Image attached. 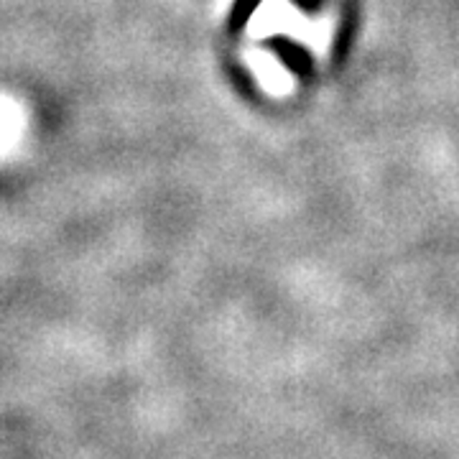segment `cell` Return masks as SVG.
<instances>
[{
    "mask_svg": "<svg viewBox=\"0 0 459 459\" xmlns=\"http://www.w3.org/2000/svg\"><path fill=\"white\" fill-rule=\"evenodd\" d=\"M271 49L279 54L283 59V65L289 66L296 74H312V54L304 49L301 44H296L291 39H283V36H273L271 41Z\"/></svg>",
    "mask_w": 459,
    "mask_h": 459,
    "instance_id": "6da1fadb",
    "label": "cell"
},
{
    "mask_svg": "<svg viewBox=\"0 0 459 459\" xmlns=\"http://www.w3.org/2000/svg\"><path fill=\"white\" fill-rule=\"evenodd\" d=\"M258 5H261V0H238L235 8H232V16H230V21H232V31L243 29L247 23V18L253 16V11H255Z\"/></svg>",
    "mask_w": 459,
    "mask_h": 459,
    "instance_id": "7a4b0ae2",
    "label": "cell"
},
{
    "mask_svg": "<svg viewBox=\"0 0 459 459\" xmlns=\"http://www.w3.org/2000/svg\"><path fill=\"white\" fill-rule=\"evenodd\" d=\"M301 8H307V11H316L319 5H322V0H296Z\"/></svg>",
    "mask_w": 459,
    "mask_h": 459,
    "instance_id": "3957f363",
    "label": "cell"
}]
</instances>
